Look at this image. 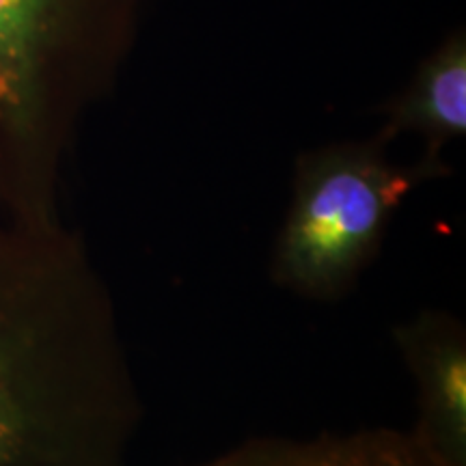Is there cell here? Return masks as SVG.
I'll list each match as a JSON object with an SVG mask.
<instances>
[{
	"mask_svg": "<svg viewBox=\"0 0 466 466\" xmlns=\"http://www.w3.org/2000/svg\"><path fill=\"white\" fill-rule=\"evenodd\" d=\"M137 421L113 299L80 238L0 214V466H127Z\"/></svg>",
	"mask_w": 466,
	"mask_h": 466,
	"instance_id": "1",
	"label": "cell"
},
{
	"mask_svg": "<svg viewBox=\"0 0 466 466\" xmlns=\"http://www.w3.org/2000/svg\"><path fill=\"white\" fill-rule=\"evenodd\" d=\"M401 350L419 384L421 428L442 458L464 466L466 456V346L456 322L425 316L400 333Z\"/></svg>",
	"mask_w": 466,
	"mask_h": 466,
	"instance_id": "4",
	"label": "cell"
},
{
	"mask_svg": "<svg viewBox=\"0 0 466 466\" xmlns=\"http://www.w3.org/2000/svg\"><path fill=\"white\" fill-rule=\"evenodd\" d=\"M466 130V44L462 35L447 39L423 61L408 89L389 110L382 141L417 134L430 145L428 162Z\"/></svg>",
	"mask_w": 466,
	"mask_h": 466,
	"instance_id": "6",
	"label": "cell"
},
{
	"mask_svg": "<svg viewBox=\"0 0 466 466\" xmlns=\"http://www.w3.org/2000/svg\"><path fill=\"white\" fill-rule=\"evenodd\" d=\"M203 466H453L419 432L374 430L313 441L253 442Z\"/></svg>",
	"mask_w": 466,
	"mask_h": 466,
	"instance_id": "5",
	"label": "cell"
},
{
	"mask_svg": "<svg viewBox=\"0 0 466 466\" xmlns=\"http://www.w3.org/2000/svg\"><path fill=\"white\" fill-rule=\"evenodd\" d=\"M439 167L393 165L378 145H337L305 156L275 250V277L307 299H337L380 244L408 190Z\"/></svg>",
	"mask_w": 466,
	"mask_h": 466,
	"instance_id": "3",
	"label": "cell"
},
{
	"mask_svg": "<svg viewBox=\"0 0 466 466\" xmlns=\"http://www.w3.org/2000/svg\"><path fill=\"white\" fill-rule=\"evenodd\" d=\"M121 0H0V214L58 209L63 156L113 56Z\"/></svg>",
	"mask_w": 466,
	"mask_h": 466,
	"instance_id": "2",
	"label": "cell"
}]
</instances>
